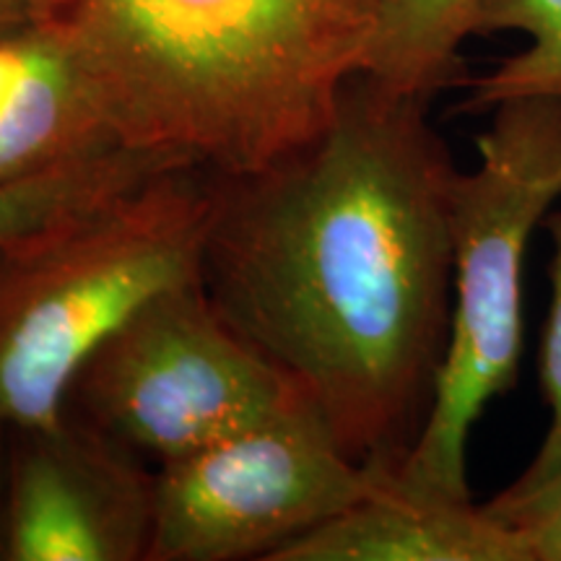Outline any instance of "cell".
Instances as JSON below:
<instances>
[{"instance_id":"obj_3","label":"cell","mask_w":561,"mask_h":561,"mask_svg":"<svg viewBox=\"0 0 561 561\" xmlns=\"http://www.w3.org/2000/svg\"><path fill=\"white\" fill-rule=\"evenodd\" d=\"M210 170L180 164L0 242V424L66 413L76 371L153 294L201 278Z\"/></svg>"},{"instance_id":"obj_9","label":"cell","mask_w":561,"mask_h":561,"mask_svg":"<svg viewBox=\"0 0 561 561\" xmlns=\"http://www.w3.org/2000/svg\"><path fill=\"white\" fill-rule=\"evenodd\" d=\"M371 471L375 483L359 502L268 561H528L520 541L483 504L419 494L392 471Z\"/></svg>"},{"instance_id":"obj_11","label":"cell","mask_w":561,"mask_h":561,"mask_svg":"<svg viewBox=\"0 0 561 561\" xmlns=\"http://www.w3.org/2000/svg\"><path fill=\"white\" fill-rule=\"evenodd\" d=\"M180 164L193 161L170 151L123 146L68 161L37 178L0 185V242L66 221Z\"/></svg>"},{"instance_id":"obj_4","label":"cell","mask_w":561,"mask_h":561,"mask_svg":"<svg viewBox=\"0 0 561 561\" xmlns=\"http://www.w3.org/2000/svg\"><path fill=\"white\" fill-rule=\"evenodd\" d=\"M479 167L453 198V320L424 430L401 486L471 500L468 439L483 409L515 388L523 356V271L533 231L561 195V102L512 100L489 112Z\"/></svg>"},{"instance_id":"obj_7","label":"cell","mask_w":561,"mask_h":561,"mask_svg":"<svg viewBox=\"0 0 561 561\" xmlns=\"http://www.w3.org/2000/svg\"><path fill=\"white\" fill-rule=\"evenodd\" d=\"M157 471L66 413L9 430L3 561H149Z\"/></svg>"},{"instance_id":"obj_14","label":"cell","mask_w":561,"mask_h":561,"mask_svg":"<svg viewBox=\"0 0 561 561\" xmlns=\"http://www.w3.org/2000/svg\"><path fill=\"white\" fill-rule=\"evenodd\" d=\"M553 242L551 257V310L546 322L543 351H541V388L549 403V430L538 447L536 458L525 468V473L515 481V486H533V483L549 479L561 468V210H549L543 219Z\"/></svg>"},{"instance_id":"obj_8","label":"cell","mask_w":561,"mask_h":561,"mask_svg":"<svg viewBox=\"0 0 561 561\" xmlns=\"http://www.w3.org/2000/svg\"><path fill=\"white\" fill-rule=\"evenodd\" d=\"M123 146L62 34L32 24L0 37V185Z\"/></svg>"},{"instance_id":"obj_1","label":"cell","mask_w":561,"mask_h":561,"mask_svg":"<svg viewBox=\"0 0 561 561\" xmlns=\"http://www.w3.org/2000/svg\"><path fill=\"white\" fill-rule=\"evenodd\" d=\"M430 104L354 73L318 136L210 172L201 250L221 318L385 471L424 430L450 341L460 170Z\"/></svg>"},{"instance_id":"obj_13","label":"cell","mask_w":561,"mask_h":561,"mask_svg":"<svg viewBox=\"0 0 561 561\" xmlns=\"http://www.w3.org/2000/svg\"><path fill=\"white\" fill-rule=\"evenodd\" d=\"M483 507L520 541L528 561H561V468L533 486L512 483Z\"/></svg>"},{"instance_id":"obj_5","label":"cell","mask_w":561,"mask_h":561,"mask_svg":"<svg viewBox=\"0 0 561 561\" xmlns=\"http://www.w3.org/2000/svg\"><path fill=\"white\" fill-rule=\"evenodd\" d=\"M297 398L195 278L153 294L96 343L76 371L68 409L161 466Z\"/></svg>"},{"instance_id":"obj_6","label":"cell","mask_w":561,"mask_h":561,"mask_svg":"<svg viewBox=\"0 0 561 561\" xmlns=\"http://www.w3.org/2000/svg\"><path fill=\"white\" fill-rule=\"evenodd\" d=\"M356 462L305 396L185 458L161 462L149 561L265 559L356 504Z\"/></svg>"},{"instance_id":"obj_16","label":"cell","mask_w":561,"mask_h":561,"mask_svg":"<svg viewBox=\"0 0 561 561\" xmlns=\"http://www.w3.org/2000/svg\"><path fill=\"white\" fill-rule=\"evenodd\" d=\"M5 458H9V426L0 424V561H3V502H5Z\"/></svg>"},{"instance_id":"obj_15","label":"cell","mask_w":561,"mask_h":561,"mask_svg":"<svg viewBox=\"0 0 561 561\" xmlns=\"http://www.w3.org/2000/svg\"><path fill=\"white\" fill-rule=\"evenodd\" d=\"M42 0H0V37L37 24Z\"/></svg>"},{"instance_id":"obj_2","label":"cell","mask_w":561,"mask_h":561,"mask_svg":"<svg viewBox=\"0 0 561 561\" xmlns=\"http://www.w3.org/2000/svg\"><path fill=\"white\" fill-rule=\"evenodd\" d=\"M385 0H42L125 146L248 172L331 123Z\"/></svg>"},{"instance_id":"obj_12","label":"cell","mask_w":561,"mask_h":561,"mask_svg":"<svg viewBox=\"0 0 561 561\" xmlns=\"http://www.w3.org/2000/svg\"><path fill=\"white\" fill-rule=\"evenodd\" d=\"M502 32H520L528 45L489 73L468 76L458 110L481 115L512 100L561 102V0H481L473 37Z\"/></svg>"},{"instance_id":"obj_10","label":"cell","mask_w":561,"mask_h":561,"mask_svg":"<svg viewBox=\"0 0 561 561\" xmlns=\"http://www.w3.org/2000/svg\"><path fill=\"white\" fill-rule=\"evenodd\" d=\"M481 0H385L362 70L398 94L434 100L468 81L462 42Z\"/></svg>"}]
</instances>
